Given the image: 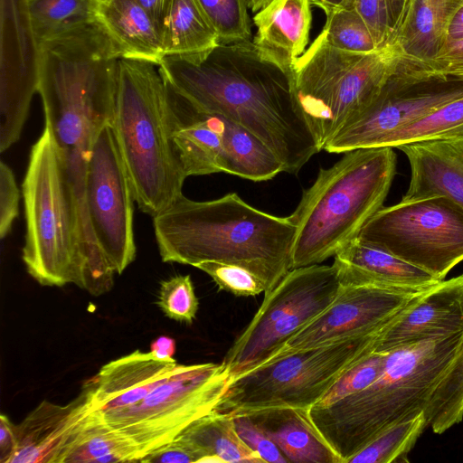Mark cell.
Instances as JSON below:
<instances>
[{"label":"cell","mask_w":463,"mask_h":463,"mask_svg":"<svg viewBox=\"0 0 463 463\" xmlns=\"http://www.w3.org/2000/svg\"><path fill=\"white\" fill-rule=\"evenodd\" d=\"M460 39H463V4L453 16L447 33V40Z\"/></svg>","instance_id":"cell-46"},{"label":"cell","mask_w":463,"mask_h":463,"mask_svg":"<svg viewBox=\"0 0 463 463\" xmlns=\"http://www.w3.org/2000/svg\"><path fill=\"white\" fill-rule=\"evenodd\" d=\"M220 43L250 41V19L247 0H198Z\"/></svg>","instance_id":"cell-35"},{"label":"cell","mask_w":463,"mask_h":463,"mask_svg":"<svg viewBox=\"0 0 463 463\" xmlns=\"http://www.w3.org/2000/svg\"><path fill=\"white\" fill-rule=\"evenodd\" d=\"M158 26L162 34L164 23L168 15L173 0H136Z\"/></svg>","instance_id":"cell-44"},{"label":"cell","mask_w":463,"mask_h":463,"mask_svg":"<svg viewBox=\"0 0 463 463\" xmlns=\"http://www.w3.org/2000/svg\"><path fill=\"white\" fill-rule=\"evenodd\" d=\"M20 191L14 174L4 161L0 162V238L7 236L19 214Z\"/></svg>","instance_id":"cell-40"},{"label":"cell","mask_w":463,"mask_h":463,"mask_svg":"<svg viewBox=\"0 0 463 463\" xmlns=\"http://www.w3.org/2000/svg\"><path fill=\"white\" fill-rule=\"evenodd\" d=\"M229 381L223 362L179 364L167 380L140 402L99 412L108 424L135 442L140 460L146 453L174 440L194 420L214 411Z\"/></svg>","instance_id":"cell-12"},{"label":"cell","mask_w":463,"mask_h":463,"mask_svg":"<svg viewBox=\"0 0 463 463\" xmlns=\"http://www.w3.org/2000/svg\"><path fill=\"white\" fill-rule=\"evenodd\" d=\"M253 44L269 60L291 75L306 52L312 22L309 0H271L256 13Z\"/></svg>","instance_id":"cell-21"},{"label":"cell","mask_w":463,"mask_h":463,"mask_svg":"<svg viewBox=\"0 0 463 463\" xmlns=\"http://www.w3.org/2000/svg\"><path fill=\"white\" fill-rule=\"evenodd\" d=\"M17 447L16 428L7 416H0V462L9 463Z\"/></svg>","instance_id":"cell-43"},{"label":"cell","mask_w":463,"mask_h":463,"mask_svg":"<svg viewBox=\"0 0 463 463\" xmlns=\"http://www.w3.org/2000/svg\"><path fill=\"white\" fill-rule=\"evenodd\" d=\"M463 96V71H449L432 61L400 52L379 91L326 145L329 153L382 146L402 128Z\"/></svg>","instance_id":"cell-10"},{"label":"cell","mask_w":463,"mask_h":463,"mask_svg":"<svg viewBox=\"0 0 463 463\" xmlns=\"http://www.w3.org/2000/svg\"><path fill=\"white\" fill-rule=\"evenodd\" d=\"M400 52L394 44L368 53L342 51L320 33L298 58L293 88L319 151L369 105Z\"/></svg>","instance_id":"cell-9"},{"label":"cell","mask_w":463,"mask_h":463,"mask_svg":"<svg viewBox=\"0 0 463 463\" xmlns=\"http://www.w3.org/2000/svg\"><path fill=\"white\" fill-rule=\"evenodd\" d=\"M429 423L423 411L397 420L381 431L348 463H405Z\"/></svg>","instance_id":"cell-31"},{"label":"cell","mask_w":463,"mask_h":463,"mask_svg":"<svg viewBox=\"0 0 463 463\" xmlns=\"http://www.w3.org/2000/svg\"><path fill=\"white\" fill-rule=\"evenodd\" d=\"M120 58L98 22L38 46L37 92L74 197L88 276L96 281L113 269L91 228L86 180L96 136L114 121Z\"/></svg>","instance_id":"cell-1"},{"label":"cell","mask_w":463,"mask_h":463,"mask_svg":"<svg viewBox=\"0 0 463 463\" xmlns=\"http://www.w3.org/2000/svg\"><path fill=\"white\" fill-rule=\"evenodd\" d=\"M249 416L267 432L288 462L341 463L306 411L275 409Z\"/></svg>","instance_id":"cell-24"},{"label":"cell","mask_w":463,"mask_h":463,"mask_svg":"<svg viewBox=\"0 0 463 463\" xmlns=\"http://www.w3.org/2000/svg\"><path fill=\"white\" fill-rule=\"evenodd\" d=\"M26 6L37 49L97 22L95 0H26Z\"/></svg>","instance_id":"cell-30"},{"label":"cell","mask_w":463,"mask_h":463,"mask_svg":"<svg viewBox=\"0 0 463 463\" xmlns=\"http://www.w3.org/2000/svg\"><path fill=\"white\" fill-rule=\"evenodd\" d=\"M150 354L158 360L174 359L175 353V341L174 338L162 335L155 339L150 345Z\"/></svg>","instance_id":"cell-45"},{"label":"cell","mask_w":463,"mask_h":463,"mask_svg":"<svg viewBox=\"0 0 463 463\" xmlns=\"http://www.w3.org/2000/svg\"><path fill=\"white\" fill-rule=\"evenodd\" d=\"M95 11L121 58L160 64L165 56L161 31L136 0H95Z\"/></svg>","instance_id":"cell-23"},{"label":"cell","mask_w":463,"mask_h":463,"mask_svg":"<svg viewBox=\"0 0 463 463\" xmlns=\"http://www.w3.org/2000/svg\"><path fill=\"white\" fill-rule=\"evenodd\" d=\"M213 115L222 141L223 173L257 182L283 172L277 155L260 138L224 116Z\"/></svg>","instance_id":"cell-26"},{"label":"cell","mask_w":463,"mask_h":463,"mask_svg":"<svg viewBox=\"0 0 463 463\" xmlns=\"http://www.w3.org/2000/svg\"><path fill=\"white\" fill-rule=\"evenodd\" d=\"M463 329V274L442 280L380 330L373 352L384 353L397 346Z\"/></svg>","instance_id":"cell-17"},{"label":"cell","mask_w":463,"mask_h":463,"mask_svg":"<svg viewBox=\"0 0 463 463\" xmlns=\"http://www.w3.org/2000/svg\"><path fill=\"white\" fill-rule=\"evenodd\" d=\"M463 137V96L391 135L382 146H397L422 140Z\"/></svg>","instance_id":"cell-32"},{"label":"cell","mask_w":463,"mask_h":463,"mask_svg":"<svg viewBox=\"0 0 463 463\" xmlns=\"http://www.w3.org/2000/svg\"><path fill=\"white\" fill-rule=\"evenodd\" d=\"M311 5H315L323 9L325 14L333 10L353 7V0H309Z\"/></svg>","instance_id":"cell-47"},{"label":"cell","mask_w":463,"mask_h":463,"mask_svg":"<svg viewBox=\"0 0 463 463\" xmlns=\"http://www.w3.org/2000/svg\"><path fill=\"white\" fill-rule=\"evenodd\" d=\"M270 1L271 0H247V4L253 13H257L264 8Z\"/></svg>","instance_id":"cell-48"},{"label":"cell","mask_w":463,"mask_h":463,"mask_svg":"<svg viewBox=\"0 0 463 463\" xmlns=\"http://www.w3.org/2000/svg\"><path fill=\"white\" fill-rule=\"evenodd\" d=\"M432 62L445 71H463V39L446 40Z\"/></svg>","instance_id":"cell-42"},{"label":"cell","mask_w":463,"mask_h":463,"mask_svg":"<svg viewBox=\"0 0 463 463\" xmlns=\"http://www.w3.org/2000/svg\"><path fill=\"white\" fill-rule=\"evenodd\" d=\"M25 241L23 260L43 286L69 283L88 290L77 209L50 128L33 145L22 184Z\"/></svg>","instance_id":"cell-7"},{"label":"cell","mask_w":463,"mask_h":463,"mask_svg":"<svg viewBox=\"0 0 463 463\" xmlns=\"http://www.w3.org/2000/svg\"><path fill=\"white\" fill-rule=\"evenodd\" d=\"M423 411L441 434L463 420V329L384 352L379 376L366 388L307 415L341 463L381 431Z\"/></svg>","instance_id":"cell-2"},{"label":"cell","mask_w":463,"mask_h":463,"mask_svg":"<svg viewBox=\"0 0 463 463\" xmlns=\"http://www.w3.org/2000/svg\"><path fill=\"white\" fill-rule=\"evenodd\" d=\"M396 162L393 147H364L320 169L289 215L296 226L291 269L320 264L359 236L383 208Z\"/></svg>","instance_id":"cell-5"},{"label":"cell","mask_w":463,"mask_h":463,"mask_svg":"<svg viewBox=\"0 0 463 463\" xmlns=\"http://www.w3.org/2000/svg\"><path fill=\"white\" fill-rule=\"evenodd\" d=\"M431 288L382 284L341 286L332 304L274 355L376 333Z\"/></svg>","instance_id":"cell-15"},{"label":"cell","mask_w":463,"mask_h":463,"mask_svg":"<svg viewBox=\"0 0 463 463\" xmlns=\"http://www.w3.org/2000/svg\"><path fill=\"white\" fill-rule=\"evenodd\" d=\"M153 226L164 262L239 265L261 279L265 292L291 269L296 226L289 216L262 212L235 193L203 202L182 194L153 217Z\"/></svg>","instance_id":"cell-4"},{"label":"cell","mask_w":463,"mask_h":463,"mask_svg":"<svg viewBox=\"0 0 463 463\" xmlns=\"http://www.w3.org/2000/svg\"><path fill=\"white\" fill-rule=\"evenodd\" d=\"M114 127L135 201L155 217L183 194L186 178L170 137L159 65L120 58Z\"/></svg>","instance_id":"cell-6"},{"label":"cell","mask_w":463,"mask_h":463,"mask_svg":"<svg viewBox=\"0 0 463 463\" xmlns=\"http://www.w3.org/2000/svg\"><path fill=\"white\" fill-rule=\"evenodd\" d=\"M135 442L108 424L92 410L86 425L63 459V463L138 462Z\"/></svg>","instance_id":"cell-29"},{"label":"cell","mask_w":463,"mask_h":463,"mask_svg":"<svg viewBox=\"0 0 463 463\" xmlns=\"http://www.w3.org/2000/svg\"><path fill=\"white\" fill-rule=\"evenodd\" d=\"M134 202L114 121H109L99 129L92 146L86 180V203L98 245L118 275L136 257Z\"/></svg>","instance_id":"cell-14"},{"label":"cell","mask_w":463,"mask_h":463,"mask_svg":"<svg viewBox=\"0 0 463 463\" xmlns=\"http://www.w3.org/2000/svg\"><path fill=\"white\" fill-rule=\"evenodd\" d=\"M179 437L200 452V462L264 463L241 438L229 413L214 410L191 423Z\"/></svg>","instance_id":"cell-27"},{"label":"cell","mask_w":463,"mask_h":463,"mask_svg":"<svg viewBox=\"0 0 463 463\" xmlns=\"http://www.w3.org/2000/svg\"><path fill=\"white\" fill-rule=\"evenodd\" d=\"M163 79L170 137L185 176L223 172L222 141L213 113Z\"/></svg>","instance_id":"cell-18"},{"label":"cell","mask_w":463,"mask_h":463,"mask_svg":"<svg viewBox=\"0 0 463 463\" xmlns=\"http://www.w3.org/2000/svg\"><path fill=\"white\" fill-rule=\"evenodd\" d=\"M175 359L158 360L136 350L104 364L84 383L92 410L105 412L134 405L167 380L177 369Z\"/></svg>","instance_id":"cell-19"},{"label":"cell","mask_w":463,"mask_h":463,"mask_svg":"<svg viewBox=\"0 0 463 463\" xmlns=\"http://www.w3.org/2000/svg\"><path fill=\"white\" fill-rule=\"evenodd\" d=\"M342 286L382 284L408 288H431L442 280L358 237L334 256Z\"/></svg>","instance_id":"cell-22"},{"label":"cell","mask_w":463,"mask_h":463,"mask_svg":"<svg viewBox=\"0 0 463 463\" xmlns=\"http://www.w3.org/2000/svg\"><path fill=\"white\" fill-rule=\"evenodd\" d=\"M159 69L199 106L260 138L277 155L283 172L297 175L319 152L291 75L252 42L220 43L201 53L165 55Z\"/></svg>","instance_id":"cell-3"},{"label":"cell","mask_w":463,"mask_h":463,"mask_svg":"<svg viewBox=\"0 0 463 463\" xmlns=\"http://www.w3.org/2000/svg\"><path fill=\"white\" fill-rule=\"evenodd\" d=\"M384 353L371 352L348 370L317 405L331 404L369 386L381 373Z\"/></svg>","instance_id":"cell-38"},{"label":"cell","mask_w":463,"mask_h":463,"mask_svg":"<svg viewBox=\"0 0 463 463\" xmlns=\"http://www.w3.org/2000/svg\"><path fill=\"white\" fill-rule=\"evenodd\" d=\"M321 32L326 42L339 50L368 53L379 48L365 21L354 7L333 10L326 14Z\"/></svg>","instance_id":"cell-33"},{"label":"cell","mask_w":463,"mask_h":463,"mask_svg":"<svg viewBox=\"0 0 463 463\" xmlns=\"http://www.w3.org/2000/svg\"><path fill=\"white\" fill-rule=\"evenodd\" d=\"M202 455L188 441L176 437L174 440L146 453L139 462L191 463L200 462Z\"/></svg>","instance_id":"cell-41"},{"label":"cell","mask_w":463,"mask_h":463,"mask_svg":"<svg viewBox=\"0 0 463 463\" xmlns=\"http://www.w3.org/2000/svg\"><path fill=\"white\" fill-rule=\"evenodd\" d=\"M413 0H353L379 48L391 44Z\"/></svg>","instance_id":"cell-34"},{"label":"cell","mask_w":463,"mask_h":463,"mask_svg":"<svg viewBox=\"0 0 463 463\" xmlns=\"http://www.w3.org/2000/svg\"><path fill=\"white\" fill-rule=\"evenodd\" d=\"M195 268L208 274L220 289L236 296H256L265 292L261 279L244 267L219 261H203Z\"/></svg>","instance_id":"cell-37"},{"label":"cell","mask_w":463,"mask_h":463,"mask_svg":"<svg viewBox=\"0 0 463 463\" xmlns=\"http://www.w3.org/2000/svg\"><path fill=\"white\" fill-rule=\"evenodd\" d=\"M234 422L241 438L264 462H288L276 443L250 416H234Z\"/></svg>","instance_id":"cell-39"},{"label":"cell","mask_w":463,"mask_h":463,"mask_svg":"<svg viewBox=\"0 0 463 463\" xmlns=\"http://www.w3.org/2000/svg\"><path fill=\"white\" fill-rule=\"evenodd\" d=\"M92 411L88 389L66 405L43 401L15 425L17 447L9 463H63Z\"/></svg>","instance_id":"cell-16"},{"label":"cell","mask_w":463,"mask_h":463,"mask_svg":"<svg viewBox=\"0 0 463 463\" xmlns=\"http://www.w3.org/2000/svg\"><path fill=\"white\" fill-rule=\"evenodd\" d=\"M378 332L273 355L231 378L215 410L233 417L275 409L307 411L373 351Z\"/></svg>","instance_id":"cell-8"},{"label":"cell","mask_w":463,"mask_h":463,"mask_svg":"<svg viewBox=\"0 0 463 463\" xmlns=\"http://www.w3.org/2000/svg\"><path fill=\"white\" fill-rule=\"evenodd\" d=\"M358 238L444 280L463 260V208L437 195L381 208Z\"/></svg>","instance_id":"cell-13"},{"label":"cell","mask_w":463,"mask_h":463,"mask_svg":"<svg viewBox=\"0 0 463 463\" xmlns=\"http://www.w3.org/2000/svg\"><path fill=\"white\" fill-rule=\"evenodd\" d=\"M463 0H413L392 43L402 54L432 61L443 47Z\"/></svg>","instance_id":"cell-25"},{"label":"cell","mask_w":463,"mask_h":463,"mask_svg":"<svg viewBox=\"0 0 463 463\" xmlns=\"http://www.w3.org/2000/svg\"><path fill=\"white\" fill-rule=\"evenodd\" d=\"M157 304L167 317L191 324L199 307L191 277L177 275L163 281Z\"/></svg>","instance_id":"cell-36"},{"label":"cell","mask_w":463,"mask_h":463,"mask_svg":"<svg viewBox=\"0 0 463 463\" xmlns=\"http://www.w3.org/2000/svg\"><path fill=\"white\" fill-rule=\"evenodd\" d=\"M408 157L411 180L402 200L447 196L463 208V137L397 146Z\"/></svg>","instance_id":"cell-20"},{"label":"cell","mask_w":463,"mask_h":463,"mask_svg":"<svg viewBox=\"0 0 463 463\" xmlns=\"http://www.w3.org/2000/svg\"><path fill=\"white\" fill-rule=\"evenodd\" d=\"M165 55L207 52L220 43L219 36L198 0H173L162 28Z\"/></svg>","instance_id":"cell-28"},{"label":"cell","mask_w":463,"mask_h":463,"mask_svg":"<svg viewBox=\"0 0 463 463\" xmlns=\"http://www.w3.org/2000/svg\"><path fill=\"white\" fill-rule=\"evenodd\" d=\"M341 283L334 264L291 269L265 292L251 321L223 359L230 379L280 351L286 343L337 297Z\"/></svg>","instance_id":"cell-11"}]
</instances>
